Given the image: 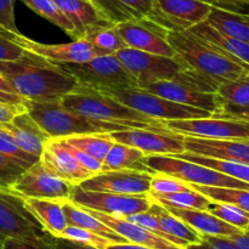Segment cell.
Segmentation results:
<instances>
[{
	"label": "cell",
	"instance_id": "obj_8",
	"mask_svg": "<svg viewBox=\"0 0 249 249\" xmlns=\"http://www.w3.org/2000/svg\"><path fill=\"white\" fill-rule=\"evenodd\" d=\"M53 63V62H51ZM73 75L78 85L95 90L123 87H138L133 75L119 62L116 55H101L85 62L53 63Z\"/></svg>",
	"mask_w": 249,
	"mask_h": 249
},
{
	"label": "cell",
	"instance_id": "obj_51",
	"mask_svg": "<svg viewBox=\"0 0 249 249\" xmlns=\"http://www.w3.org/2000/svg\"><path fill=\"white\" fill-rule=\"evenodd\" d=\"M26 101L22 102V104L19 105H11L5 104V102H0V124L7 123V122L12 121L17 114L26 111Z\"/></svg>",
	"mask_w": 249,
	"mask_h": 249
},
{
	"label": "cell",
	"instance_id": "obj_12",
	"mask_svg": "<svg viewBox=\"0 0 249 249\" xmlns=\"http://www.w3.org/2000/svg\"><path fill=\"white\" fill-rule=\"evenodd\" d=\"M68 199L82 208L91 209L118 218L146 212L151 206L147 194L131 196V195H118L109 194V192L85 191L79 186L73 187V191Z\"/></svg>",
	"mask_w": 249,
	"mask_h": 249
},
{
	"label": "cell",
	"instance_id": "obj_31",
	"mask_svg": "<svg viewBox=\"0 0 249 249\" xmlns=\"http://www.w3.org/2000/svg\"><path fill=\"white\" fill-rule=\"evenodd\" d=\"M150 211L156 215L162 230L167 235L181 241L185 246L190 245V243H197L202 240V236L196 230L184 223L181 219L173 215L165 207L160 206L156 202H151Z\"/></svg>",
	"mask_w": 249,
	"mask_h": 249
},
{
	"label": "cell",
	"instance_id": "obj_20",
	"mask_svg": "<svg viewBox=\"0 0 249 249\" xmlns=\"http://www.w3.org/2000/svg\"><path fill=\"white\" fill-rule=\"evenodd\" d=\"M185 151L212 158L233 160L249 165V139L216 140L184 136Z\"/></svg>",
	"mask_w": 249,
	"mask_h": 249
},
{
	"label": "cell",
	"instance_id": "obj_24",
	"mask_svg": "<svg viewBox=\"0 0 249 249\" xmlns=\"http://www.w3.org/2000/svg\"><path fill=\"white\" fill-rule=\"evenodd\" d=\"M165 208L173 215L181 219L184 223L191 226L201 236H224V237H230V236L242 232L240 229L225 223L224 220L219 219L218 216L209 213L208 211L173 208V207H165Z\"/></svg>",
	"mask_w": 249,
	"mask_h": 249
},
{
	"label": "cell",
	"instance_id": "obj_25",
	"mask_svg": "<svg viewBox=\"0 0 249 249\" xmlns=\"http://www.w3.org/2000/svg\"><path fill=\"white\" fill-rule=\"evenodd\" d=\"M62 14L75 29V39H80L88 31L105 23H111L101 16L89 0H53Z\"/></svg>",
	"mask_w": 249,
	"mask_h": 249
},
{
	"label": "cell",
	"instance_id": "obj_2",
	"mask_svg": "<svg viewBox=\"0 0 249 249\" xmlns=\"http://www.w3.org/2000/svg\"><path fill=\"white\" fill-rule=\"evenodd\" d=\"M165 39L174 49L185 68L219 85L224 80L249 75V68L211 48L192 32H165Z\"/></svg>",
	"mask_w": 249,
	"mask_h": 249
},
{
	"label": "cell",
	"instance_id": "obj_41",
	"mask_svg": "<svg viewBox=\"0 0 249 249\" xmlns=\"http://www.w3.org/2000/svg\"><path fill=\"white\" fill-rule=\"evenodd\" d=\"M29 167L31 164L23 160H15V158L0 153V186L11 187L17 178Z\"/></svg>",
	"mask_w": 249,
	"mask_h": 249
},
{
	"label": "cell",
	"instance_id": "obj_32",
	"mask_svg": "<svg viewBox=\"0 0 249 249\" xmlns=\"http://www.w3.org/2000/svg\"><path fill=\"white\" fill-rule=\"evenodd\" d=\"M219 109H242L249 107V75L224 80L216 88ZM218 109V111H219Z\"/></svg>",
	"mask_w": 249,
	"mask_h": 249
},
{
	"label": "cell",
	"instance_id": "obj_54",
	"mask_svg": "<svg viewBox=\"0 0 249 249\" xmlns=\"http://www.w3.org/2000/svg\"><path fill=\"white\" fill-rule=\"evenodd\" d=\"M214 116H224V117H236V118L249 119V107L242 109H219L214 112Z\"/></svg>",
	"mask_w": 249,
	"mask_h": 249
},
{
	"label": "cell",
	"instance_id": "obj_47",
	"mask_svg": "<svg viewBox=\"0 0 249 249\" xmlns=\"http://www.w3.org/2000/svg\"><path fill=\"white\" fill-rule=\"evenodd\" d=\"M216 9L226 10L249 17V0H201Z\"/></svg>",
	"mask_w": 249,
	"mask_h": 249
},
{
	"label": "cell",
	"instance_id": "obj_55",
	"mask_svg": "<svg viewBox=\"0 0 249 249\" xmlns=\"http://www.w3.org/2000/svg\"><path fill=\"white\" fill-rule=\"evenodd\" d=\"M230 238L233 241L237 249H249V230L230 236Z\"/></svg>",
	"mask_w": 249,
	"mask_h": 249
},
{
	"label": "cell",
	"instance_id": "obj_38",
	"mask_svg": "<svg viewBox=\"0 0 249 249\" xmlns=\"http://www.w3.org/2000/svg\"><path fill=\"white\" fill-rule=\"evenodd\" d=\"M21 1L26 4L29 9L33 10L36 14L40 15L41 17L50 21L51 23L63 29L73 39L75 38L74 27L71 23L70 19L62 14L60 7L53 0H21Z\"/></svg>",
	"mask_w": 249,
	"mask_h": 249
},
{
	"label": "cell",
	"instance_id": "obj_23",
	"mask_svg": "<svg viewBox=\"0 0 249 249\" xmlns=\"http://www.w3.org/2000/svg\"><path fill=\"white\" fill-rule=\"evenodd\" d=\"M197 38L208 44L211 48L220 51L235 62L249 68V43L224 36L216 31L207 21L189 29Z\"/></svg>",
	"mask_w": 249,
	"mask_h": 249
},
{
	"label": "cell",
	"instance_id": "obj_46",
	"mask_svg": "<svg viewBox=\"0 0 249 249\" xmlns=\"http://www.w3.org/2000/svg\"><path fill=\"white\" fill-rule=\"evenodd\" d=\"M26 53V50L12 41L5 33H0V61H16Z\"/></svg>",
	"mask_w": 249,
	"mask_h": 249
},
{
	"label": "cell",
	"instance_id": "obj_43",
	"mask_svg": "<svg viewBox=\"0 0 249 249\" xmlns=\"http://www.w3.org/2000/svg\"><path fill=\"white\" fill-rule=\"evenodd\" d=\"M60 237L68 238V240L78 241V242L87 243V245L92 246V247H96L97 249H106L109 245H112L113 242H111L107 238L102 237V236L96 235V233L91 232V231L84 230V229L77 228V226H71L67 225V228L62 231Z\"/></svg>",
	"mask_w": 249,
	"mask_h": 249
},
{
	"label": "cell",
	"instance_id": "obj_30",
	"mask_svg": "<svg viewBox=\"0 0 249 249\" xmlns=\"http://www.w3.org/2000/svg\"><path fill=\"white\" fill-rule=\"evenodd\" d=\"M145 153L139 148L114 141L106 158L102 162L101 172L119 169H141L150 172V169L142 164V160L145 158Z\"/></svg>",
	"mask_w": 249,
	"mask_h": 249
},
{
	"label": "cell",
	"instance_id": "obj_9",
	"mask_svg": "<svg viewBox=\"0 0 249 249\" xmlns=\"http://www.w3.org/2000/svg\"><path fill=\"white\" fill-rule=\"evenodd\" d=\"M114 55L134 77L138 87L145 88L158 80H174L184 70L181 61L174 57L148 53L131 48H123Z\"/></svg>",
	"mask_w": 249,
	"mask_h": 249
},
{
	"label": "cell",
	"instance_id": "obj_18",
	"mask_svg": "<svg viewBox=\"0 0 249 249\" xmlns=\"http://www.w3.org/2000/svg\"><path fill=\"white\" fill-rule=\"evenodd\" d=\"M143 89L170 101L197 107L211 113H214L219 109V102L214 92L199 90L198 88L181 79L158 80V82L146 85Z\"/></svg>",
	"mask_w": 249,
	"mask_h": 249
},
{
	"label": "cell",
	"instance_id": "obj_33",
	"mask_svg": "<svg viewBox=\"0 0 249 249\" xmlns=\"http://www.w3.org/2000/svg\"><path fill=\"white\" fill-rule=\"evenodd\" d=\"M89 41L97 55H114L121 49L126 48L116 24L105 23L91 28L83 36Z\"/></svg>",
	"mask_w": 249,
	"mask_h": 249
},
{
	"label": "cell",
	"instance_id": "obj_49",
	"mask_svg": "<svg viewBox=\"0 0 249 249\" xmlns=\"http://www.w3.org/2000/svg\"><path fill=\"white\" fill-rule=\"evenodd\" d=\"M26 100L22 99L18 94L14 90V88L10 85V83L5 79L2 75H0V102L11 105H19Z\"/></svg>",
	"mask_w": 249,
	"mask_h": 249
},
{
	"label": "cell",
	"instance_id": "obj_5",
	"mask_svg": "<svg viewBox=\"0 0 249 249\" xmlns=\"http://www.w3.org/2000/svg\"><path fill=\"white\" fill-rule=\"evenodd\" d=\"M99 91L113 97L121 104L140 113L158 119V121L207 118L212 116L211 112L170 101L140 87L113 88V89H105L99 90Z\"/></svg>",
	"mask_w": 249,
	"mask_h": 249
},
{
	"label": "cell",
	"instance_id": "obj_1",
	"mask_svg": "<svg viewBox=\"0 0 249 249\" xmlns=\"http://www.w3.org/2000/svg\"><path fill=\"white\" fill-rule=\"evenodd\" d=\"M0 75L26 101H53L78 87L73 75L28 51L19 60L0 61Z\"/></svg>",
	"mask_w": 249,
	"mask_h": 249
},
{
	"label": "cell",
	"instance_id": "obj_56",
	"mask_svg": "<svg viewBox=\"0 0 249 249\" xmlns=\"http://www.w3.org/2000/svg\"><path fill=\"white\" fill-rule=\"evenodd\" d=\"M106 249H152L145 246L134 245V243H112Z\"/></svg>",
	"mask_w": 249,
	"mask_h": 249
},
{
	"label": "cell",
	"instance_id": "obj_10",
	"mask_svg": "<svg viewBox=\"0 0 249 249\" xmlns=\"http://www.w3.org/2000/svg\"><path fill=\"white\" fill-rule=\"evenodd\" d=\"M213 6L201 0H152L148 21L169 32H185L207 21Z\"/></svg>",
	"mask_w": 249,
	"mask_h": 249
},
{
	"label": "cell",
	"instance_id": "obj_22",
	"mask_svg": "<svg viewBox=\"0 0 249 249\" xmlns=\"http://www.w3.org/2000/svg\"><path fill=\"white\" fill-rule=\"evenodd\" d=\"M87 211L95 218L99 219L100 221H102L105 225L116 231L122 237L125 238L129 243L145 246V247H150L152 249H185L123 218L108 215V214L100 213V212L91 211V209H87Z\"/></svg>",
	"mask_w": 249,
	"mask_h": 249
},
{
	"label": "cell",
	"instance_id": "obj_40",
	"mask_svg": "<svg viewBox=\"0 0 249 249\" xmlns=\"http://www.w3.org/2000/svg\"><path fill=\"white\" fill-rule=\"evenodd\" d=\"M123 219L130 221V223L136 224V225L141 226V228L146 229V230L151 231V232H153L155 235L160 236V237L164 238V240L169 241V242L174 243V245L179 246V247H182V248L186 247L181 241L167 235V233L162 230L157 218H156L155 214L150 211V208H148L146 212H141V213H136V214H131V215H128V216H124Z\"/></svg>",
	"mask_w": 249,
	"mask_h": 249
},
{
	"label": "cell",
	"instance_id": "obj_52",
	"mask_svg": "<svg viewBox=\"0 0 249 249\" xmlns=\"http://www.w3.org/2000/svg\"><path fill=\"white\" fill-rule=\"evenodd\" d=\"M53 249H97L96 247L78 242V241L68 240L65 237H53Z\"/></svg>",
	"mask_w": 249,
	"mask_h": 249
},
{
	"label": "cell",
	"instance_id": "obj_16",
	"mask_svg": "<svg viewBox=\"0 0 249 249\" xmlns=\"http://www.w3.org/2000/svg\"><path fill=\"white\" fill-rule=\"evenodd\" d=\"M4 33L26 51L40 56L53 63L85 62L99 56L91 44L84 38L75 39L72 43L67 44H43L32 40L21 33L12 34L5 31Z\"/></svg>",
	"mask_w": 249,
	"mask_h": 249
},
{
	"label": "cell",
	"instance_id": "obj_11",
	"mask_svg": "<svg viewBox=\"0 0 249 249\" xmlns=\"http://www.w3.org/2000/svg\"><path fill=\"white\" fill-rule=\"evenodd\" d=\"M163 126L182 136H195L216 140L249 139V119L214 116L207 118L177 119L163 122Z\"/></svg>",
	"mask_w": 249,
	"mask_h": 249
},
{
	"label": "cell",
	"instance_id": "obj_3",
	"mask_svg": "<svg viewBox=\"0 0 249 249\" xmlns=\"http://www.w3.org/2000/svg\"><path fill=\"white\" fill-rule=\"evenodd\" d=\"M60 102L68 111L97 121L122 124L130 128L165 129L163 126V121L140 113L121 104L113 97L91 88L78 85L72 92L63 95Z\"/></svg>",
	"mask_w": 249,
	"mask_h": 249
},
{
	"label": "cell",
	"instance_id": "obj_27",
	"mask_svg": "<svg viewBox=\"0 0 249 249\" xmlns=\"http://www.w3.org/2000/svg\"><path fill=\"white\" fill-rule=\"evenodd\" d=\"M61 201L62 199H26V207L29 212L53 237H60L62 231L68 225Z\"/></svg>",
	"mask_w": 249,
	"mask_h": 249
},
{
	"label": "cell",
	"instance_id": "obj_7",
	"mask_svg": "<svg viewBox=\"0 0 249 249\" xmlns=\"http://www.w3.org/2000/svg\"><path fill=\"white\" fill-rule=\"evenodd\" d=\"M142 164L152 173H163L177 179L182 180L190 185L214 187H231V189L249 190V184L241 180L233 179L229 175L223 174L213 168L198 163L190 162L168 155L145 156Z\"/></svg>",
	"mask_w": 249,
	"mask_h": 249
},
{
	"label": "cell",
	"instance_id": "obj_17",
	"mask_svg": "<svg viewBox=\"0 0 249 249\" xmlns=\"http://www.w3.org/2000/svg\"><path fill=\"white\" fill-rule=\"evenodd\" d=\"M126 48L136 49L148 53L174 57L177 56L174 49L165 39V29L147 18L133 19L116 24Z\"/></svg>",
	"mask_w": 249,
	"mask_h": 249
},
{
	"label": "cell",
	"instance_id": "obj_13",
	"mask_svg": "<svg viewBox=\"0 0 249 249\" xmlns=\"http://www.w3.org/2000/svg\"><path fill=\"white\" fill-rule=\"evenodd\" d=\"M74 185L48 169L40 160L24 170L10 189L24 199H68Z\"/></svg>",
	"mask_w": 249,
	"mask_h": 249
},
{
	"label": "cell",
	"instance_id": "obj_39",
	"mask_svg": "<svg viewBox=\"0 0 249 249\" xmlns=\"http://www.w3.org/2000/svg\"><path fill=\"white\" fill-rule=\"evenodd\" d=\"M207 211L225 223L240 229L241 231L249 230V213L233 204L212 201Z\"/></svg>",
	"mask_w": 249,
	"mask_h": 249
},
{
	"label": "cell",
	"instance_id": "obj_48",
	"mask_svg": "<svg viewBox=\"0 0 249 249\" xmlns=\"http://www.w3.org/2000/svg\"><path fill=\"white\" fill-rule=\"evenodd\" d=\"M60 140L62 141V142L65 143L66 146H67V148L71 151V153L74 156V158L77 160V162L79 163V164L82 165L84 169H87L88 172L91 173L92 175L97 174V173L101 172V164H102L101 162H99L97 160L92 158L91 156H89V155H87V153L82 152V151L78 150V148H75V147H73V146L68 145V143L65 142L62 139H60Z\"/></svg>",
	"mask_w": 249,
	"mask_h": 249
},
{
	"label": "cell",
	"instance_id": "obj_37",
	"mask_svg": "<svg viewBox=\"0 0 249 249\" xmlns=\"http://www.w3.org/2000/svg\"><path fill=\"white\" fill-rule=\"evenodd\" d=\"M196 191L211 198L212 201L224 202V203L233 204L242 211L249 213V190L231 189V187H214V186H199L191 185Z\"/></svg>",
	"mask_w": 249,
	"mask_h": 249
},
{
	"label": "cell",
	"instance_id": "obj_36",
	"mask_svg": "<svg viewBox=\"0 0 249 249\" xmlns=\"http://www.w3.org/2000/svg\"><path fill=\"white\" fill-rule=\"evenodd\" d=\"M58 139H62L68 145L91 156L92 158L101 163L104 162L109 148L114 143V141L112 140L108 134H80V135H72Z\"/></svg>",
	"mask_w": 249,
	"mask_h": 249
},
{
	"label": "cell",
	"instance_id": "obj_35",
	"mask_svg": "<svg viewBox=\"0 0 249 249\" xmlns=\"http://www.w3.org/2000/svg\"><path fill=\"white\" fill-rule=\"evenodd\" d=\"M174 157L181 158V160H190V162L198 163V164L206 165L208 168H213V169L218 170V172L223 173V174L229 175V177L233 178V179L241 180L243 182L249 184V165L243 164V163L233 162V160H220V158H212L206 157V156L195 155L191 152L178 153L174 155Z\"/></svg>",
	"mask_w": 249,
	"mask_h": 249
},
{
	"label": "cell",
	"instance_id": "obj_26",
	"mask_svg": "<svg viewBox=\"0 0 249 249\" xmlns=\"http://www.w3.org/2000/svg\"><path fill=\"white\" fill-rule=\"evenodd\" d=\"M106 21L113 24L145 18L152 0H89Z\"/></svg>",
	"mask_w": 249,
	"mask_h": 249
},
{
	"label": "cell",
	"instance_id": "obj_45",
	"mask_svg": "<svg viewBox=\"0 0 249 249\" xmlns=\"http://www.w3.org/2000/svg\"><path fill=\"white\" fill-rule=\"evenodd\" d=\"M16 0H0V29L7 33H19L15 22Z\"/></svg>",
	"mask_w": 249,
	"mask_h": 249
},
{
	"label": "cell",
	"instance_id": "obj_58",
	"mask_svg": "<svg viewBox=\"0 0 249 249\" xmlns=\"http://www.w3.org/2000/svg\"><path fill=\"white\" fill-rule=\"evenodd\" d=\"M0 249H1V242H0Z\"/></svg>",
	"mask_w": 249,
	"mask_h": 249
},
{
	"label": "cell",
	"instance_id": "obj_6",
	"mask_svg": "<svg viewBox=\"0 0 249 249\" xmlns=\"http://www.w3.org/2000/svg\"><path fill=\"white\" fill-rule=\"evenodd\" d=\"M17 238L45 245L53 241L36 216L26 207V199L10 187L0 186V242Z\"/></svg>",
	"mask_w": 249,
	"mask_h": 249
},
{
	"label": "cell",
	"instance_id": "obj_28",
	"mask_svg": "<svg viewBox=\"0 0 249 249\" xmlns=\"http://www.w3.org/2000/svg\"><path fill=\"white\" fill-rule=\"evenodd\" d=\"M61 204H62L63 213H65L68 225L77 226V228L91 231V232L102 236V237L107 238V240L113 243H129L125 238L118 235L116 231L109 229L102 221L95 218L94 215H91L87 209L75 206L70 199H62Z\"/></svg>",
	"mask_w": 249,
	"mask_h": 249
},
{
	"label": "cell",
	"instance_id": "obj_19",
	"mask_svg": "<svg viewBox=\"0 0 249 249\" xmlns=\"http://www.w3.org/2000/svg\"><path fill=\"white\" fill-rule=\"evenodd\" d=\"M40 160L50 172L74 186L92 175L77 162L74 156L60 139L50 138L46 141Z\"/></svg>",
	"mask_w": 249,
	"mask_h": 249
},
{
	"label": "cell",
	"instance_id": "obj_29",
	"mask_svg": "<svg viewBox=\"0 0 249 249\" xmlns=\"http://www.w3.org/2000/svg\"><path fill=\"white\" fill-rule=\"evenodd\" d=\"M207 22L230 38L249 43V17L213 7Z\"/></svg>",
	"mask_w": 249,
	"mask_h": 249
},
{
	"label": "cell",
	"instance_id": "obj_57",
	"mask_svg": "<svg viewBox=\"0 0 249 249\" xmlns=\"http://www.w3.org/2000/svg\"><path fill=\"white\" fill-rule=\"evenodd\" d=\"M185 249H218L216 247H214L212 243H209L208 241L204 240V238H202L199 242L197 243H190V245H187Z\"/></svg>",
	"mask_w": 249,
	"mask_h": 249
},
{
	"label": "cell",
	"instance_id": "obj_53",
	"mask_svg": "<svg viewBox=\"0 0 249 249\" xmlns=\"http://www.w3.org/2000/svg\"><path fill=\"white\" fill-rule=\"evenodd\" d=\"M202 238L207 240L218 249H237L230 237H224V236H202Z\"/></svg>",
	"mask_w": 249,
	"mask_h": 249
},
{
	"label": "cell",
	"instance_id": "obj_21",
	"mask_svg": "<svg viewBox=\"0 0 249 249\" xmlns=\"http://www.w3.org/2000/svg\"><path fill=\"white\" fill-rule=\"evenodd\" d=\"M0 130L9 136L17 147L39 158L43 152L44 145L50 139V136L44 133L29 116L27 109L17 114L12 121L0 124Z\"/></svg>",
	"mask_w": 249,
	"mask_h": 249
},
{
	"label": "cell",
	"instance_id": "obj_15",
	"mask_svg": "<svg viewBox=\"0 0 249 249\" xmlns=\"http://www.w3.org/2000/svg\"><path fill=\"white\" fill-rule=\"evenodd\" d=\"M151 179L152 174L146 170L119 169L97 173L77 186L85 191L135 196V195H146L150 192Z\"/></svg>",
	"mask_w": 249,
	"mask_h": 249
},
{
	"label": "cell",
	"instance_id": "obj_50",
	"mask_svg": "<svg viewBox=\"0 0 249 249\" xmlns=\"http://www.w3.org/2000/svg\"><path fill=\"white\" fill-rule=\"evenodd\" d=\"M53 242L38 245V243L27 242L23 240H17V238H5L1 242V249H53Z\"/></svg>",
	"mask_w": 249,
	"mask_h": 249
},
{
	"label": "cell",
	"instance_id": "obj_44",
	"mask_svg": "<svg viewBox=\"0 0 249 249\" xmlns=\"http://www.w3.org/2000/svg\"><path fill=\"white\" fill-rule=\"evenodd\" d=\"M0 153L2 155H6L9 157L15 158V160H23V162L28 163V164H34L36 160H39L40 158L36 157V156L31 155V153L24 152L23 150H21L19 147H17L14 143V141L9 138V136L5 135L1 130H0Z\"/></svg>",
	"mask_w": 249,
	"mask_h": 249
},
{
	"label": "cell",
	"instance_id": "obj_14",
	"mask_svg": "<svg viewBox=\"0 0 249 249\" xmlns=\"http://www.w3.org/2000/svg\"><path fill=\"white\" fill-rule=\"evenodd\" d=\"M116 142L125 143L142 151L146 156H174L185 152L184 136L172 133L167 129L128 128L108 133Z\"/></svg>",
	"mask_w": 249,
	"mask_h": 249
},
{
	"label": "cell",
	"instance_id": "obj_34",
	"mask_svg": "<svg viewBox=\"0 0 249 249\" xmlns=\"http://www.w3.org/2000/svg\"><path fill=\"white\" fill-rule=\"evenodd\" d=\"M147 197L151 202L160 204L163 207H173V208H185V209H199L207 211L212 199L196 191L192 187L189 191H179L173 194H156L148 192Z\"/></svg>",
	"mask_w": 249,
	"mask_h": 249
},
{
	"label": "cell",
	"instance_id": "obj_42",
	"mask_svg": "<svg viewBox=\"0 0 249 249\" xmlns=\"http://www.w3.org/2000/svg\"><path fill=\"white\" fill-rule=\"evenodd\" d=\"M192 186L182 180L177 179L163 173H153L151 179V192L156 194H173L179 191H189Z\"/></svg>",
	"mask_w": 249,
	"mask_h": 249
},
{
	"label": "cell",
	"instance_id": "obj_4",
	"mask_svg": "<svg viewBox=\"0 0 249 249\" xmlns=\"http://www.w3.org/2000/svg\"><path fill=\"white\" fill-rule=\"evenodd\" d=\"M27 112L51 139L67 138L80 134H108L130 126L109 122L97 121L68 111L61 105L60 99L53 101H26Z\"/></svg>",
	"mask_w": 249,
	"mask_h": 249
}]
</instances>
